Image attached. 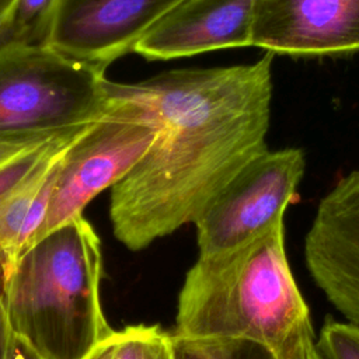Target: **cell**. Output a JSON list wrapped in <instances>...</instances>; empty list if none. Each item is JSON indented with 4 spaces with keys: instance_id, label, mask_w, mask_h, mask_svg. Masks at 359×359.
Wrapping results in <instances>:
<instances>
[{
    "instance_id": "obj_1",
    "label": "cell",
    "mask_w": 359,
    "mask_h": 359,
    "mask_svg": "<svg viewBox=\"0 0 359 359\" xmlns=\"http://www.w3.org/2000/svg\"><path fill=\"white\" fill-rule=\"evenodd\" d=\"M272 57L266 52L250 65L105 81L109 100L157 129L147 154L111 189L112 230L125 247L143 250L195 223L236 174L268 150Z\"/></svg>"
},
{
    "instance_id": "obj_2",
    "label": "cell",
    "mask_w": 359,
    "mask_h": 359,
    "mask_svg": "<svg viewBox=\"0 0 359 359\" xmlns=\"http://www.w3.org/2000/svg\"><path fill=\"white\" fill-rule=\"evenodd\" d=\"M175 325L181 337L248 339L275 359H299L316 334L287 261L283 222L241 247L198 257L178 296Z\"/></svg>"
},
{
    "instance_id": "obj_3",
    "label": "cell",
    "mask_w": 359,
    "mask_h": 359,
    "mask_svg": "<svg viewBox=\"0 0 359 359\" xmlns=\"http://www.w3.org/2000/svg\"><path fill=\"white\" fill-rule=\"evenodd\" d=\"M101 241L77 216L31 244L0 285L8 328L46 359H86L115 330L100 300Z\"/></svg>"
},
{
    "instance_id": "obj_4",
    "label": "cell",
    "mask_w": 359,
    "mask_h": 359,
    "mask_svg": "<svg viewBox=\"0 0 359 359\" xmlns=\"http://www.w3.org/2000/svg\"><path fill=\"white\" fill-rule=\"evenodd\" d=\"M105 70L53 46L0 53V133L56 132L101 119Z\"/></svg>"
},
{
    "instance_id": "obj_5",
    "label": "cell",
    "mask_w": 359,
    "mask_h": 359,
    "mask_svg": "<svg viewBox=\"0 0 359 359\" xmlns=\"http://www.w3.org/2000/svg\"><path fill=\"white\" fill-rule=\"evenodd\" d=\"M107 100V114L65 156L35 241L81 216L95 196L121 182L153 146L156 126L130 107Z\"/></svg>"
},
{
    "instance_id": "obj_6",
    "label": "cell",
    "mask_w": 359,
    "mask_h": 359,
    "mask_svg": "<svg viewBox=\"0 0 359 359\" xmlns=\"http://www.w3.org/2000/svg\"><path fill=\"white\" fill-rule=\"evenodd\" d=\"M304 154L289 147L264 151L243 167L194 223L198 257L241 247L283 222L304 174Z\"/></svg>"
},
{
    "instance_id": "obj_7",
    "label": "cell",
    "mask_w": 359,
    "mask_h": 359,
    "mask_svg": "<svg viewBox=\"0 0 359 359\" xmlns=\"http://www.w3.org/2000/svg\"><path fill=\"white\" fill-rule=\"evenodd\" d=\"M95 122L56 132L0 133L1 280L35 241L65 156Z\"/></svg>"
},
{
    "instance_id": "obj_8",
    "label": "cell",
    "mask_w": 359,
    "mask_h": 359,
    "mask_svg": "<svg viewBox=\"0 0 359 359\" xmlns=\"http://www.w3.org/2000/svg\"><path fill=\"white\" fill-rule=\"evenodd\" d=\"M184 0H59L52 46L108 67Z\"/></svg>"
},
{
    "instance_id": "obj_9",
    "label": "cell",
    "mask_w": 359,
    "mask_h": 359,
    "mask_svg": "<svg viewBox=\"0 0 359 359\" xmlns=\"http://www.w3.org/2000/svg\"><path fill=\"white\" fill-rule=\"evenodd\" d=\"M251 46L292 56L359 52V0H257Z\"/></svg>"
},
{
    "instance_id": "obj_10",
    "label": "cell",
    "mask_w": 359,
    "mask_h": 359,
    "mask_svg": "<svg viewBox=\"0 0 359 359\" xmlns=\"http://www.w3.org/2000/svg\"><path fill=\"white\" fill-rule=\"evenodd\" d=\"M257 0H184L135 45L147 60L251 46Z\"/></svg>"
},
{
    "instance_id": "obj_11",
    "label": "cell",
    "mask_w": 359,
    "mask_h": 359,
    "mask_svg": "<svg viewBox=\"0 0 359 359\" xmlns=\"http://www.w3.org/2000/svg\"><path fill=\"white\" fill-rule=\"evenodd\" d=\"M59 0H15L0 21V53L52 46Z\"/></svg>"
},
{
    "instance_id": "obj_12",
    "label": "cell",
    "mask_w": 359,
    "mask_h": 359,
    "mask_svg": "<svg viewBox=\"0 0 359 359\" xmlns=\"http://www.w3.org/2000/svg\"><path fill=\"white\" fill-rule=\"evenodd\" d=\"M175 359H275L254 341L238 338H191L172 334Z\"/></svg>"
},
{
    "instance_id": "obj_13",
    "label": "cell",
    "mask_w": 359,
    "mask_h": 359,
    "mask_svg": "<svg viewBox=\"0 0 359 359\" xmlns=\"http://www.w3.org/2000/svg\"><path fill=\"white\" fill-rule=\"evenodd\" d=\"M114 359H175L172 334L158 325H130L119 331Z\"/></svg>"
},
{
    "instance_id": "obj_14",
    "label": "cell",
    "mask_w": 359,
    "mask_h": 359,
    "mask_svg": "<svg viewBox=\"0 0 359 359\" xmlns=\"http://www.w3.org/2000/svg\"><path fill=\"white\" fill-rule=\"evenodd\" d=\"M314 344L321 359H359V325L327 317Z\"/></svg>"
},
{
    "instance_id": "obj_15",
    "label": "cell",
    "mask_w": 359,
    "mask_h": 359,
    "mask_svg": "<svg viewBox=\"0 0 359 359\" xmlns=\"http://www.w3.org/2000/svg\"><path fill=\"white\" fill-rule=\"evenodd\" d=\"M6 359H46L39 352H36L27 341L20 338L18 335L10 331L7 349H6Z\"/></svg>"
},
{
    "instance_id": "obj_16",
    "label": "cell",
    "mask_w": 359,
    "mask_h": 359,
    "mask_svg": "<svg viewBox=\"0 0 359 359\" xmlns=\"http://www.w3.org/2000/svg\"><path fill=\"white\" fill-rule=\"evenodd\" d=\"M118 335H119V331H115L108 339H105L100 345H97L86 356V359H114L116 344H118Z\"/></svg>"
},
{
    "instance_id": "obj_17",
    "label": "cell",
    "mask_w": 359,
    "mask_h": 359,
    "mask_svg": "<svg viewBox=\"0 0 359 359\" xmlns=\"http://www.w3.org/2000/svg\"><path fill=\"white\" fill-rule=\"evenodd\" d=\"M8 335H10V328H8V323L6 318V311H4L1 294H0V359H6Z\"/></svg>"
},
{
    "instance_id": "obj_18",
    "label": "cell",
    "mask_w": 359,
    "mask_h": 359,
    "mask_svg": "<svg viewBox=\"0 0 359 359\" xmlns=\"http://www.w3.org/2000/svg\"><path fill=\"white\" fill-rule=\"evenodd\" d=\"M316 342V341H314ZM314 342H310L302 352L300 358L299 359H321L317 349H316V344Z\"/></svg>"
},
{
    "instance_id": "obj_19",
    "label": "cell",
    "mask_w": 359,
    "mask_h": 359,
    "mask_svg": "<svg viewBox=\"0 0 359 359\" xmlns=\"http://www.w3.org/2000/svg\"><path fill=\"white\" fill-rule=\"evenodd\" d=\"M15 0H0V21L3 20V17L7 14V11L11 8V6L14 4Z\"/></svg>"
}]
</instances>
